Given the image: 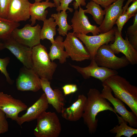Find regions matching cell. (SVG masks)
I'll return each mask as SVG.
<instances>
[{
  "mask_svg": "<svg viewBox=\"0 0 137 137\" xmlns=\"http://www.w3.org/2000/svg\"><path fill=\"white\" fill-rule=\"evenodd\" d=\"M79 7V10H75L71 20L73 32L84 35L91 33L93 36L99 34L100 31L98 27L91 24L84 10L81 6Z\"/></svg>",
  "mask_w": 137,
  "mask_h": 137,
  "instance_id": "obj_14",
  "label": "cell"
},
{
  "mask_svg": "<svg viewBox=\"0 0 137 137\" xmlns=\"http://www.w3.org/2000/svg\"><path fill=\"white\" fill-rule=\"evenodd\" d=\"M118 120L119 124L110 130L109 131L112 133L116 134L115 137H121L124 136L131 137L137 134V129L127 125L128 123L120 116L116 115Z\"/></svg>",
  "mask_w": 137,
  "mask_h": 137,
  "instance_id": "obj_23",
  "label": "cell"
},
{
  "mask_svg": "<svg viewBox=\"0 0 137 137\" xmlns=\"http://www.w3.org/2000/svg\"><path fill=\"white\" fill-rule=\"evenodd\" d=\"M68 15L66 11H62L57 13L52 14L51 17L54 18L58 28L57 30L60 35L64 36L67 33L68 31L72 29L71 25L67 22Z\"/></svg>",
  "mask_w": 137,
  "mask_h": 137,
  "instance_id": "obj_25",
  "label": "cell"
},
{
  "mask_svg": "<svg viewBox=\"0 0 137 137\" xmlns=\"http://www.w3.org/2000/svg\"><path fill=\"white\" fill-rule=\"evenodd\" d=\"M32 68L40 78L53 79L57 64L50 60L46 47L40 44L32 48Z\"/></svg>",
  "mask_w": 137,
  "mask_h": 137,
  "instance_id": "obj_3",
  "label": "cell"
},
{
  "mask_svg": "<svg viewBox=\"0 0 137 137\" xmlns=\"http://www.w3.org/2000/svg\"><path fill=\"white\" fill-rule=\"evenodd\" d=\"M16 85L17 90L22 91L36 92L41 88L40 78L32 68L24 66L20 69Z\"/></svg>",
  "mask_w": 137,
  "mask_h": 137,
  "instance_id": "obj_10",
  "label": "cell"
},
{
  "mask_svg": "<svg viewBox=\"0 0 137 137\" xmlns=\"http://www.w3.org/2000/svg\"><path fill=\"white\" fill-rule=\"evenodd\" d=\"M94 59L98 66L116 70L130 64L125 56L119 58L116 56L108 44L103 45L98 49Z\"/></svg>",
  "mask_w": 137,
  "mask_h": 137,
  "instance_id": "obj_5",
  "label": "cell"
},
{
  "mask_svg": "<svg viewBox=\"0 0 137 137\" xmlns=\"http://www.w3.org/2000/svg\"><path fill=\"white\" fill-rule=\"evenodd\" d=\"M41 29L39 24L33 26L27 24L21 29H14L11 36L19 43L32 48L40 44Z\"/></svg>",
  "mask_w": 137,
  "mask_h": 137,
  "instance_id": "obj_8",
  "label": "cell"
},
{
  "mask_svg": "<svg viewBox=\"0 0 137 137\" xmlns=\"http://www.w3.org/2000/svg\"><path fill=\"white\" fill-rule=\"evenodd\" d=\"M126 0H117L104 9L105 17L98 27L100 33L108 32L113 28L118 17L123 12V6Z\"/></svg>",
  "mask_w": 137,
  "mask_h": 137,
  "instance_id": "obj_16",
  "label": "cell"
},
{
  "mask_svg": "<svg viewBox=\"0 0 137 137\" xmlns=\"http://www.w3.org/2000/svg\"><path fill=\"white\" fill-rule=\"evenodd\" d=\"M20 25L19 22L0 17V39L5 40L11 36L13 30Z\"/></svg>",
  "mask_w": 137,
  "mask_h": 137,
  "instance_id": "obj_27",
  "label": "cell"
},
{
  "mask_svg": "<svg viewBox=\"0 0 137 137\" xmlns=\"http://www.w3.org/2000/svg\"><path fill=\"white\" fill-rule=\"evenodd\" d=\"M103 89L100 96L109 101L113 105L115 112L119 114L130 126L137 127V116L133 112L128 111L126 108L124 103L119 99L114 97L110 88L104 82H102Z\"/></svg>",
  "mask_w": 137,
  "mask_h": 137,
  "instance_id": "obj_7",
  "label": "cell"
},
{
  "mask_svg": "<svg viewBox=\"0 0 137 137\" xmlns=\"http://www.w3.org/2000/svg\"><path fill=\"white\" fill-rule=\"evenodd\" d=\"M87 97L83 94L78 95L77 100L70 107L63 108L62 116L66 120L76 122L82 117Z\"/></svg>",
  "mask_w": 137,
  "mask_h": 137,
  "instance_id": "obj_20",
  "label": "cell"
},
{
  "mask_svg": "<svg viewBox=\"0 0 137 137\" xmlns=\"http://www.w3.org/2000/svg\"><path fill=\"white\" fill-rule=\"evenodd\" d=\"M5 48L4 43L0 42V50H2Z\"/></svg>",
  "mask_w": 137,
  "mask_h": 137,
  "instance_id": "obj_39",
  "label": "cell"
},
{
  "mask_svg": "<svg viewBox=\"0 0 137 137\" xmlns=\"http://www.w3.org/2000/svg\"><path fill=\"white\" fill-rule=\"evenodd\" d=\"M37 119V124L34 130L36 137H58L59 136L61 126L55 112L45 111Z\"/></svg>",
  "mask_w": 137,
  "mask_h": 137,
  "instance_id": "obj_4",
  "label": "cell"
},
{
  "mask_svg": "<svg viewBox=\"0 0 137 137\" xmlns=\"http://www.w3.org/2000/svg\"><path fill=\"white\" fill-rule=\"evenodd\" d=\"M48 107L49 104L46 95L44 93L32 105L27 108L25 114L18 117L16 122L21 126L25 122L37 119L41 114L46 111Z\"/></svg>",
  "mask_w": 137,
  "mask_h": 137,
  "instance_id": "obj_18",
  "label": "cell"
},
{
  "mask_svg": "<svg viewBox=\"0 0 137 137\" xmlns=\"http://www.w3.org/2000/svg\"><path fill=\"white\" fill-rule=\"evenodd\" d=\"M12 0H0V15L1 18L6 19L7 11Z\"/></svg>",
  "mask_w": 137,
  "mask_h": 137,
  "instance_id": "obj_32",
  "label": "cell"
},
{
  "mask_svg": "<svg viewBox=\"0 0 137 137\" xmlns=\"http://www.w3.org/2000/svg\"><path fill=\"white\" fill-rule=\"evenodd\" d=\"M62 89L65 96L74 93L78 89L76 85L71 84L64 85L62 87Z\"/></svg>",
  "mask_w": 137,
  "mask_h": 137,
  "instance_id": "obj_34",
  "label": "cell"
},
{
  "mask_svg": "<svg viewBox=\"0 0 137 137\" xmlns=\"http://www.w3.org/2000/svg\"><path fill=\"white\" fill-rule=\"evenodd\" d=\"M54 20L53 18L51 17L44 21L40 33L41 40L47 39L49 40L52 44L54 42V37L56 34V26L57 25Z\"/></svg>",
  "mask_w": 137,
  "mask_h": 137,
  "instance_id": "obj_24",
  "label": "cell"
},
{
  "mask_svg": "<svg viewBox=\"0 0 137 137\" xmlns=\"http://www.w3.org/2000/svg\"><path fill=\"white\" fill-rule=\"evenodd\" d=\"M4 41L3 43L5 48L9 50L24 66L28 68H32V47L19 43L11 36Z\"/></svg>",
  "mask_w": 137,
  "mask_h": 137,
  "instance_id": "obj_15",
  "label": "cell"
},
{
  "mask_svg": "<svg viewBox=\"0 0 137 137\" xmlns=\"http://www.w3.org/2000/svg\"><path fill=\"white\" fill-rule=\"evenodd\" d=\"M135 0H128L125 5L124 7H123L122 8L123 10V13H124L126 11L127 8L128 7V6L130 3L132 2H133Z\"/></svg>",
  "mask_w": 137,
  "mask_h": 137,
  "instance_id": "obj_37",
  "label": "cell"
},
{
  "mask_svg": "<svg viewBox=\"0 0 137 137\" xmlns=\"http://www.w3.org/2000/svg\"><path fill=\"white\" fill-rule=\"evenodd\" d=\"M115 33V38L113 43L110 44V47L115 54L120 53L123 54L132 65L137 64V50L135 49L129 42L126 35L125 39L122 37L116 27H113Z\"/></svg>",
  "mask_w": 137,
  "mask_h": 137,
  "instance_id": "obj_11",
  "label": "cell"
},
{
  "mask_svg": "<svg viewBox=\"0 0 137 137\" xmlns=\"http://www.w3.org/2000/svg\"><path fill=\"white\" fill-rule=\"evenodd\" d=\"M63 43L65 51L72 60L80 62L90 59L85 47L73 32L67 33Z\"/></svg>",
  "mask_w": 137,
  "mask_h": 137,
  "instance_id": "obj_9",
  "label": "cell"
},
{
  "mask_svg": "<svg viewBox=\"0 0 137 137\" xmlns=\"http://www.w3.org/2000/svg\"><path fill=\"white\" fill-rule=\"evenodd\" d=\"M115 31L114 27L109 31L95 36L74 33L75 35L85 44L90 56V59H94L98 49L102 45L113 43L115 40Z\"/></svg>",
  "mask_w": 137,
  "mask_h": 137,
  "instance_id": "obj_6",
  "label": "cell"
},
{
  "mask_svg": "<svg viewBox=\"0 0 137 137\" xmlns=\"http://www.w3.org/2000/svg\"><path fill=\"white\" fill-rule=\"evenodd\" d=\"M30 3L28 0H12L8 7L6 19L17 22L27 21L30 17Z\"/></svg>",
  "mask_w": 137,
  "mask_h": 137,
  "instance_id": "obj_17",
  "label": "cell"
},
{
  "mask_svg": "<svg viewBox=\"0 0 137 137\" xmlns=\"http://www.w3.org/2000/svg\"><path fill=\"white\" fill-rule=\"evenodd\" d=\"M132 17V16L128 15L125 11L122 13L118 17L115 24L117 25L118 31L121 35H122V31L123 26L129 19Z\"/></svg>",
  "mask_w": 137,
  "mask_h": 137,
  "instance_id": "obj_30",
  "label": "cell"
},
{
  "mask_svg": "<svg viewBox=\"0 0 137 137\" xmlns=\"http://www.w3.org/2000/svg\"><path fill=\"white\" fill-rule=\"evenodd\" d=\"M137 33V13L134 16L133 24L127 28L126 35L129 38Z\"/></svg>",
  "mask_w": 137,
  "mask_h": 137,
  "instance_id": "obj_33",
  "label": "cell"
},
{
  "mask_svg": "<svg viewBox=\"0 0 137 137\" xmlns=\"http://www.w3.org/2000/svg\"><path fill=\"white\" fill-rule=\"evenodd\" d=\"M70 65L80 74L84 79H88L92 77L99 79L102 83L110 76L118 74L116 70L98 66L94 59L91 60L89 65L84 67Z\"/></svg>",
  "mask_w": 137,
  "mask_h": 137,
  "instance_id": "obj_12",
  "label": "cell"
},
{
  "mask_svg": "<svg viewBox=\"0 0 137 137\" xmlns=\"http://www.w3.org/2000/svg\"><path fill=\"white\" fill-rule=\"evenodd\" d=\"M35 2H40L42 0H35Z\"/></svg>",
  "mask_w": 137,
  "mask_h": 137,
  "instance_id": "obj_40",
  "label": "cell"
},
{
  "mask_svg": "<svg viewBox=\"0 0 137 137\" xmlns=\"http://www.w3.org/2000/svg\"><path fill=\"white\" fill-rule=\"evenodd\" d=\"M104 82L110 88L115 97L126 104L137 116V87L118 74L110 76Z\"/></svg>",
  "mask_w": 137,
  "mask_h": 137,
  "instance_id": "obj_2",
  "label": "cell"
},
{
  "mask_svg": "<svg viewBox=\"0 0 137 137\" xmlns=\"http://www.w3.org/2000/svg\"><path fill=\"white\" fill-rule=\"evenodd\" d=\"M10 58L7 57L4 58H0V71L6 78L7 82L10 84H12L14 81L10 78L7 70L6 67L9 62Z\"/></svg>",
  "mask_w": 137,
  "mask_h": 137,
  "instance_id": "obj_29",
  "label": "cell"
},
{
  "mask_svg": "<svg viewBox=\"0 0 137 137\" xmlns=\"http://www.w3.org/2000/svg\"><path fill=\"white\" fill-rule=\"evenodd\" d=\"M73 0L75 1L72 4L75 10H77L79 6H85L86 5V0H59L60 4L56 8V10L57 12H59L61 10L66 11L68 10L70 12H72L73 11V9L69 7L68 6L69 4Z\"/></svg>",
  "mask_w": 137,
  "mask_h": 137,
  "instance_id": "obj_28",
  "label": "cell"
},
{
  "mask_svg": "<svg viewBox=\"0 0 137 137\" xmlns=\"http://www.w3.org/2000/svg\"><path fill=\"white\" fill-rule=\"evenodd\" d=\"M41 88L45 94L49 104L51 105L57 112L61 113L64 107L65 99L62 92L58 89L53 90L49 80L40 78Z\"/></svg>",
  "mask_w": 137,
  "mask_h": 137,
  "instance_id": "obj_19",
  "label": "cell"
},
{
  "mask_svg": "<svg viewBox=\"0 0 137 137\" xmlns=\"http://www.w3.org/2000/svg\"><path fill=\"white\" fill-rule=\"evenodd\" d=\"M56 7L55 4L49 1H45L42 2H35L30 3L29 7V14L31 16V25L33 26L36 20L43 21L46 19L48 11L46 9L48 8Z\"/></svg>",
  "mask_w": 137,
  "mask_h": 137,
  "instance_id": "obj_21",
  "label": "cell"
},
{
  "mask_svg": "<svg viewBox=\"0 0 137 137\" xmlns=\"http://www.w3.org/2000/svg\"><path fill=\"white\" fill-rule=\"evenodd\" d=\"M86 9L84 10L85 13L91 14L93 19L98 25H100L104 19L105 14L104 9L103 10L100 5L90 1L86 5Z\"/></svg>",
  "mask_w": 137,
  "mask_h": 137,
  "instance_id": "obj_26",
  "label": "cell"
},
{
  "mask_svg": "<svg viewBox=\"0 0 137 137\" xmlns=\"http://www.w3.org/2000/svg\"><path fill=\"white\" fill-rule=\"evenodd\" d=\"M55 41L50 47V51L48 53L49 57L52 61L58 59L60 63L63 64L66 62V58L69 57L67 52L64 50L63 38L61 36H59Z\"/></svg>",
  "mask_w": 137,
  "mask_h": 137,
  "instance_id": "obj_22",
  "label": "cell"
},
{
  "mask_svg": "<svg viewBox=\"0 0 137 137\" xmlns=\"http://www.w3.org/2000/svg\"><path fill=\"white\" fill-rule=\"evenodd\" d=\"M5 113L0 109V134L7 132L9 125Z\"/></svg>",
  "mask_w": 137,
  "mask_h": 137,
  "instance_id": "obj_31",
  "label": "cell"
},
{
  "mask_svg": "<svg viewBox=\"0 0 137 137\" xmlns=\"http://www.w3.org/2000/svg\"><path fill=\"white\" fill-rule=\"evenodd\" d=\"M100 92L95 88L90 89L87 94L82 116L84 123L88 128L89 133H95L98 126L96 116L98 113L106 110L111 111L116 115L114 108L106 99L100 96Z\"/></svg>",
  "mask_w": 137,
  "mask_h": 137,
  "instance_id": "obj_1",
  "label": "cell"
},
{
  "mask_svg": "<svg viewBox=\"0 0 137 137\" xmlns=\"http://www.w3.org/2000/svg\"><path fill=\"white\" fill-rule=\"evenodd\" d=\"M1 17L0 16V17Z\"/></svg>",
  "mask_w": 137,
  "mask_h": 137,
  "instance_id": "obj_41",
  "label": "cell"
},
{
  "mask_svg": "<svg viewBox=\"0 0 137 137\" xmlns=\"http://www.w3.org/2000/svg\"><path fill=\"white\" fill-rule=\"evenodd\" d=\"M27 108V106L21 100L0 92V109L5 113L7 118L16 121L19 113Z\"/></svg>",
  "mask_w": 137,
  "mask_h": 137,
  "instance_id": "obj_13",
  "label": "cell"
},
{
  "mask_svg": "<svg viewBox=\"0 0 137 137\" xmlns=\"http://www.w3.org/2000/svg\"><path fill=\"white\" fill-rule=\"evenodd\" d=\"M49 0H45V1H49ZM54 3L55 4L56 8L58 7L60 5L59 0H53Z\"/></svg>",
  "mask_w": 137,
  "mask_h": 137,
  "instance_id": "obj_38",
  "label": "cell"
},
{
  "mask_svg": "<svg viewBox=\"0 0 137 137\" xmlns=\"http://www.w3.org/2000/svg\"><path fill=\"white\" fill-rule=\"evenodd\" d=\"M92 1L101 6L103 8H106L117 0H90Z\"/></svg>",
  "mask_w": 137,
  "mask_h": 137,
  "instance_id": "obj_36",
  "label": "cell"
},
{
  "mask_svg": "<svg viewBox=\"0 0 137 137\" xmlns=\"http://www.w3.org/2000/svg\"><path fill=\"white\" fill-rule=\"evenodd\" d=\"M126 12L128 15L132 17L135 15L137 13V0L133 2L131 5L127 8Z\"/></svg>",
  "mask_w": 137,
  "mask_h": 137,
  "instance_id": "obj_35",
  "label": "cell"
}]
</instances>
